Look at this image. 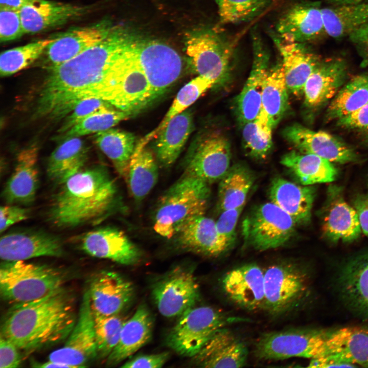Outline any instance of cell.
I'll return each mask as SVG.
<instances>
[{
	"label": "cell",
	"mask_w": 368,
	"mask_h": 368,
	"mask_svg": "<svg viewBox=\"0 0 368 368\" xmlns=\"http://www.w3.org/2000/svg\"><path fill=\"white\" fill-rule=\"evenodd\" d=\"M126 38L122 29L113 27L95 45L48 70L37 100L36 117L57 121L84 99L104 100L112 66Z\"/></svg>",
	"instance_id": "obj_1"
},
{
	"label": "cell",
	"mask_w": 368,
	"mask_h": 368,
	"mask_svg": "<svg viewBox=\"0 0 368 368\" xmlns=\"http://www.w3.org/2000/svg\"><path fill=\"white\" fill-rule=\"evenodd\" d=\"M74 300L62 287L41 298L14 304L4 317L1 335L28 353L62 342L76 322Z\"/></svg>",
	"instance_id": "obj_2"
},
{
	"label": "cell",
	"mask_w": 368,
	"mask_h": 368,
	"mask_svg": "<svg viewBox=\"0 0 368 368\" xmlns=\"http://www.w3.org/2000/svg\"><path fill=\"white\" fill-rule=\"evenodd\" d=\"M60 185L47 215L56 227L98 223L119 205L117 184L103 166L83 169Z\"/></svg>",
	"instance_id": "obj_3"
},
{
	"label": "cell",
	"mask_w": 368,
	"mask_h": 368,
	"mask_svg": "<svg viewBox=\"0 0 368 368\" xmlns=\"http://www.w3.org/2000/svg\"><path fill=\"white\" fill-rule=\"evenodd\" d=\"M209 185L184 173L160 198L154 216V231L170 239L188 222L204 215L211 193Z\"/></svg>",
	"instance_id": "obj_4"
},
{
	"label": "cell",
	"mask_w": 368,
	"mask_h": 368,
	"mask_svg": "<svg viewBox=\"0 0 368 368\" xmlns=\"http://www.w3.org/2000/svg\"><path fill=\"white\" fill-rule=\"evenodd\" d=\"M64 279L61 270L49 265L4 261L0 268L1 295L13 305L30 302L63 287Z\"/></svg>",
	"instance_id": "obj_5"
},
{
	"label": "cell",
	"mask_w": 368,
	"mask_h": 368,
	"mask_svg": "<svg viewBox=\"0 0 368 368\" xmlns=\"http://www.w3.org/2000/svg\"><path fill=\"white\" fill-rule=\"evenodd\" d=\"M127 37L112 67L106 101L131 116L154 100Z\"/></svg>",
	"instance_id": "obj_6"
},
{
	"label": "cell",
	"mask_w": 368,
	"mask_h": 368,
	"mask_svg": "<svg viewBox=\"0 0 368 368\" xmlns=\"http://www.w3.org/2000/svg\"><path fill=\"white\" fill-rule=\"evenodd\" d=\"M241 320L210 306H195L179 317L167 344L178 354L193 357L217 331Z\"/></svg>",
	"instance_id": "obj_7"
},
{
	"label": "cell",
	"mask_w": 368,
	"mask_h": 368,
	"mask_svg": "<svg viewBox=\"0 0 368 368\" xmlns=\"http://www.w3.org/2000/svg\"><path fill=\"white\" fill-rule=\"evenodd\" d=\"M186 53L197 76L223 85L229 79L235 47L233 42L215 30H204L189 35Z\"/></svg>",
	"instance_id": "obj_8"
},
{
	"label": "cell",
	"mask_w": 368,
	"mask_h": 368,
	"mask_svg": "<svg viewBox=\"0 0 368 368\" xmlns=\"http://www.w3.org/2000/svg\"><path fill=\"white\" fill-rule=\"evenodd\" d=\"M264 272L263 310L278 316L296 308L309 291L307 273L298 265L280 262L270 265Z\"/></svg>",
	"instance_id": "obj_9"
},
{
	"label": "cell",
	"mask_w": 368,
	"mask_h": 368,
	"mask_svg": "<svg viewBox=\"0 0 368 368\" xmlns=\"http://www.w3.org/2000/svg\"><path fill=\"white\" fill-rule=\"evenodd\" d=\"M326 335L327 332L310 329H290L265 333L256 342L255 355L264 360L319 358L327 355Z\"/></svg>",
	"instance_id": "obj_10"
},
{
	"label": "cell",
	"mask_w": 368,
	"mask_h": 368,
	"mask_svg": "<svg viewBox=\"0 0 368 368\" xmlns=\"http://www.w3.org/2000/svg\"><path fill=\"white\" fill-rule=\"evenodd\" d=\"M296 225L290 215L270 201L252 210L243 221L242 232L247 245L264 251L285 245L293 236Z\"/></svg>",
	"instance_id": "obj_11"
},
{
	"label": "cell",
	"mask_w": 368,
	"mask_h": 368,
	"mask_svg": "<svg viewBox=\"0 0 368 368\" xmlns=\"http://www.w3.org/2000/svg\"><path fill=\"white\" fill-rule=\"evenodd\" d=\"M130 42L155 100L179 78L181 58L175 50L161 42L131 39Z\"/></svg>",
	"instance_id": "obj_12"
},
{
	"label": "cell",
	"mask_w": 368,
	"mask_h": 368,
	"mask_svg": "<svg viewBox=\"0 0 368 368\" xmlns=\"http://www.w3.org/2000/svg\"><path fill=\"white\" fill-rule=\"evenodd\" d=\"M151 295L159 312L168 318L179 317L196 306L200 298L199 286L192 270L181 266L156 281Z\"/></svg>",
	"instance_id": "obj_13"
},
{
	"label": "cell",
	"mask_w": 368,
	"mask_h": 368,
	"mask_svg": "<svg viewBox=\"0 0 368 368\" xmlns=\"http://www.w3.org/2000/svg\"><path fill=\"white\" fill-rule=\"evenodd\" d=\"M231 160L228 140L217 131L206 133L194 144L184 173L210 184L223 177L231 167Z\"/></svg>",
	"instance_id": "obj_14"
},
{
	"label": "cell",
	"mask_w": 368,
	"mask_h": 368,
	"mask_svg": "<svg viewBox=\"0 0 368 368\" xmlns=\"http://www.w3.org/2000/svg\"><path fill=\"white\" fill-rule=\"evenodd\" d=\"M97 356L94 315L86 289L73 330L64 344L51 353L48 360L67 364L71 368L84 367Z\"/></svg>",
	"instance_id": "obj_15"
},
{
	"label": "cell",
	"mask_w": 368,
	"mask_h": 368,
	"mask_svg": "<svg viewBox=\"0 0 368 368\" xmlns=\"http://www.w3.org/2000/svg\"><path fill=\"white\" fill-rule=\"evenodd\" d=\"M252 62L250 74L235 102L237 119L242 125L257 118L265 80L270 68V54L259 32L251 33Z\"/></svg>",
	"instance_id": "obj_16"
},
{
	"label": "cell",
	"mask_w": 368,
	"mask_h": 368,
	"mask_svg": "<svg viewBox=\"0 0 368 368\" xmlns=\"http://www.w3.org/2000/svg\"><path fill=\"white\" fill-rule=\"evenodd\" d=\"M112 28L103 20L54 36L39 58L40 65L49 70L74 58L105 38Z\"/></svg>",
	"instance_id": "obj_17"
},
{
	"label": "cell",
	"mask_w": 368,
	"mask_h": 368,
	"mask_svg": "<svg viewBox=\"0 0 368 368\" xmlns=\"http://www.w3.org/2000/svg\"><path fill=\"white\" fill-rule=\"evenodd\" d=\"M79 246L94 257L108 259L123 265L139 263L142 253L122 231L112 227L90 231L78 238Z\"/></svg>",
	"instance_id": "obj_18"
},
{
	"label": "cell",
	"mask_w": 368,
	"mask_h": 368,
	"mask_svg": "<svg viewBox=\"0 0 368 368\" xmlns=\"http://www.w3.org/2000/svg\"><path fill=\"white\" fill-rule=\"evenodd\" d=\"M87 290L93 313L105 316L120 314L129 306L134 295L132 284L110 270L96 273Z\"/></svg>",
	"instance_id": "obj_19"
},
{
	"label": "cell",
	"mask_w": 368,
	"mask_h": 368,
	"mask_svg": "<svg viewBox=\"0 0 368 368\" xmlns=\"http://www.w3.org/2000/svg\"><path fill=\"white\" fill-rule=\"evenodd\" d=\"M283 135L296 150L318 155L332 163L343 164L357 159V155L351 148L326 132L314 131L293 124L283 130Z\"/></svg>",
	"instance_id": "obj_20"
},
{
	"label": "cell",
	"mask_w": 368,
	"mask_h": 368,
	"mask_svg": "<svg viewBox=\"0 0 368 368\" xmlns=\"http://www.w3.org/2000/svg\"><path fill=\"white\" fill-rule=\"evenodd\" d=\"M64 249L57 236L40 231H18L1 237L0 257L5 262L40 257H60Z\"/></svg>",
	"instance_id": "obj_21"
},
{
	"label": "cell",
	"mask_w": 368,
	"mask_h": 368,
	"mask_svg": "<svg viewBox=\"0 0 368 368\" xmlns=\"http://www.w3.org/2000/svg\"><path fill=\"white\" fill-rule=\"evenodd\" d=\"M321 9L318 2H302L291 5L278 18L275 33L301 43L318 39L327 35Z\"/></svg>",
	"instance_id": "obj_22"
},
{
	"label": "cell",
	"mask_w": 368,
	"mask_h": 368,
	"mask_svg": "<svg viewBox=\"0 0 368 368\" xmlns=\"http://www.w3.org/2000/svg\"><path fill=\"white\" fill-rule=\"evenodd\" d=\"M221 286L226 296L238 306L250 311L263 310L264 272L257 264H246L227 271Z\"/></svg>",
	"instance_id": "obj_23"
},
{
	"label": "cell",
	"mask_w": 368,
	"mask_h": 368,
	"mask_svg": "<svg viewBox=\"0 0 368 368\" xmlns=\"http://www.w3.org/2000/svg\"><path fill=\"white\" fill-rule=\"evenodd\" d=\"M272 40L280 55L288 91L295 95L303 93L305 84L320 62L306 43L285 39L275 33Z\"/></svg>",
	"instance_id": "obj_24"
},
{
	"label": "cell",
	"mask_w": 368,
	"mask_h": 368,
	"mask_svg": "<svg viewBox=\"0 0 368 368\" xmlns=\"http://www.w3.org/2000/svg\"><path fill=\"white\" fill-rule=\"evenodd\" d=\"M288 88L280 60L270 67L264 81L260 112L255 120L260 134L272 139V132L288 107Z\"/></svg>",
	"instance_id": "obj_25"
},
{
	"label": "cell",
	"mask_w": 368,
	"mask_h": 368,
	"mask_svg": "<svg viewBox=\"0 0 368 368\" xmlns=\"http://www.w3.org/2000/svg\"><path fill=\"white\" fill-rule=\"evenodd\" d=\"M246 344L229 329L217 331L194 357V363L203 367H241L246 364Z\"/></svg>",
	"instance_id": "obj_26"
},
{
	"label": "cell",
	"mask_w": 368,
	"mask_h": 368,
	"mask_svg": "<svg viewBox=\"0 0 368 368\" xmlns=\"http://www.w3.org/2000/svg\"><path fill=\"white\" fill-rule=\"evenodd\" d=\"M336 285L348 308L368 319V252L356 256L343 264L337 275Z\"/></svg>",
	"instance_id": "obj_27"
},
{
	"label": "cell",
	"mask_w": 368,
	"mask_h": 368,
	"mask_svg": "<svg viewBox=\"0 0 368 368\" xmlns=\"http://www.w3.org/2000/svg\"><path fill=\"white\" fill-rule=\"evenodd\" d=\"M90 6L49 0H34L19 10L25 34L58 26L85 14Z\"/></svg>",
	"instance_id": "obj_28"
},
{
	"label": "cell",
	"mask_w": 368,
	"mask_h": 368,
	"mask_svg": "<svg viewBox=\"0 0 368 368\" xmlns=\"http://www.w3.org/2000/svg\"><path fill=\"white\" fill-rule=\"evenodd\" d=\"M329 192L323 216V236L331 243H352L362 233L357 213L339 191L334 188Z\"/></svg>",
	"instance_id": "obj_29"
},
{
	"label": "cell",
	"mask_w": 368,
	"mask_h": 368,
	"mask_svg": "<svg viewBox=\"0 0 368 368\" xmlns=\"http://www.w3.org/2000/svg\"><path fill=\"white\" fill-rule=\"evenodd\" d=\"M38 156L37 147L34 145L17 154L14 170L3 192L8 203L29 204L34 201L38 185Z\"/></svg>",
	"instance_id": "obj_30"
},
{
	"label": "cell",
	"mask_w": 368,
	"mask_h": 368,
	"mask_svg": "<svg viewBox=\"0 0 368 368\" xmlns=\"http://www.w3.org/2000/svg\"><path fill=\"white\" fill-rule=\"evenodd\" d=\"M315 189L301 186L280 177H275L269 189L270 201L290 215L297 225L310 221Z\"/></svg>",
	"instance_id": "obj_31"
},
{
	"label": "cell",
	"mask_w": 368,
	"mask_h": 368,
	"mask_svg": "<svg viewBox=\"0 0 368 368\" xmlns=\"http://www.w3.org/2000/svg\"><path fill=\"white\" fill-rule=\"evenodd\" d=\"M346 74L347 65L342 59L320 61L304 87L306 105L315 108L333 98L343 83Z\"/></svg>",
	"instance_id": "obj_32"
},
{
	"label": "cell",
	"mask_w": 368,
	"mask_h": 368,
	"mask_svg": "<svg viewBox=\"0 0 368 368\" xmlns=\"http://www.w3.org/2000/svg\"><path fill=\"white\" fill-rule=\"evenodd\" d=\"M175 236L178 245L187 251L215 257L227 251L218 233L216 221L204 215L188 222Z\"/></svg>",
	"instance_id": "obj_33"
},
{
	"label": "cell",
	"mask_w": 368,
	"mask_h": 368,
	"mask_svg": "<svg viewBox=\"0 0 368 368\" xmlns=\"http://www.w3.org/2000/svg\"><path fill=\"white\" fill-rule=\"evenodd\" d=\"M153 318L148 308L140 305L123 326L119 342L106 358V364L115 365L130 356L150 339Z\"/></svg>",
	"instance_id": "obj_34"
},
{
	"label": "cell",
	"mask_w": 368,
	"mask_h": 368,
	"mask_svg": "<svg viewBox=\"0 0 368 368\" xmlns=\"http://www.w3.org/2000/svg\"><path fill=\"white\" fill-rule=\"evenodd\" d=\"M327 355L356 366L368 367V329L346 327L327 332Z\"/></svg>",
	"instance_id": "obj_35"
},
{
	"label": "cell",
	"mask_w": 368,
	"mask_h": 368,
	"mask_svg": "<svg viewBox=\"0 0 368 368\" xmlns=\"http://www.w3.org/2000/svg\"><path fill=\"white\" fill-rule=\"evenodd\" d=\"M193 124L192 111L187 109L170 120L158 133L154 151L163 166L169 167L177 159L193 131Z\"/></svg>",
	"instance_id": "obj_36"
},
{
	"label": "cell",
	"mask_w": 368,
	"mask_h": 368,
	"mask_svg": "<svg viewBox=\"0 0 368 368\" xmlns=\"http://www.w3.org/2000/svg\"><path fill=\"white\" fill-rule=\"evenodd\" d=\"M62 141L51 154L47 165L48 176L59 185L83 169L88 154V147L79 137Z\"/></svg>",
	"instance_id": "obj_37"
},
{
	"label": "cell",
	"mask_w": 368,
	"mask_h": 368,
	"mask_svg": "<svg viewBox=\"0 0 368 368\" xmlns=\"http://www.w3.org/2000/svg\"><path fill=\"white\" fill-rule=\"evenodd\" d=\"M281 163L304 186L331 182L337 170L332 163L318 155L292 151L284 155Z\"/></svg>",
	"instance_id": "obj_38"
},
{
	"label": "cell",
	"mask_w": 368,
	"mask_h": 368,
	"mask_svg": "<svg viewBox=\"0 0 368 368\" xmlns=\"http://www.w3.org/2000/svg\"><path fill=\"white\" fill-rule=\"evenodd\" d=\"M158 177V166L153 153L139 141L131 157L126 179L134 199L140 201L146 197Z\"/></svg>",
	"instance_id": "obj_39"
},
{
	"label": "cell",
	"mask_w": 368,
	"mask_h": 368,
	"mask_svg": "<svg viewBox=\"0 0 368 368\" xmlns=\"http://www.w3.org/2000/svg\"><path fill=\"white\" fill-rule=\"evenodd\" d=\"M326 34L334 38L349 36L368 23V0L321 9Z\"/></svg>",
	"instance_id": "obj_40"
},
{
	"label": "cell",
	"mask_w": 368,
	"mask_h": 368,
	"mask_svg": "<svg viewBox=\"0 0 368 368\" xmlns=\"http://www.w3.org/2000/svg\"><path fill=\"white\" fill-rule=\"evenodd\" d=\"M94 140L110 160L119 175L126 180L129 162L135 148V137L129 132L109 128L98 132Z\"/></svg>",
	"instance_id": "obj_41"
},
{
	"label": "cell",
	"mask_w": 368,
	"mask_h": 368,
	"mask_svg": "<svg viewBox=\"0 0 368 368\" xmlns=\"http://www.w3.org/2000/svg\"><path fill=\"white\" fill-rule=\"evenodd\" d=\"M254 181L252 173L245 166L236 164L231 167L219 180L218 194L219 211L244 206Z\"/></svg>",
	"instance_id": "obj_42"
},
{
	"label": "cell",
	"mask_w": 368,
	"mask_h": 368,
	"mask_svg": "<svg viewBox=\"0 0 368 368\" xmlns=\"http://www.w3.org/2000/svg\"><path fill=\"white\" fill-rule=\"evenodd\" d=\"M368 102V74L357 75L340 88L327 111L330 120L344 118L358 110Z\"/></svg>",
	"instance_id": "obj_43"
},
{
	"label": "cell",
	"mask_w": 368,
	"mask_h": 368,
	"mask_svg": "<svg viewBox=\"0 0 368 368\" xmlns=\"http://www.w3.org/2000/svg\"><path fill=\"white\" fill-rule=\"evenodd\" d=\"M214 85L212 80L201 76L192 79L177 93L170 107L157 127L141 140L147 145L152 139L156 137L170 120L188 109L203 94Z\"/></svg>",
	"instance_id": "obj_44"
},
{
	"label": "cell",
	"mask_w": 368,
	"mask_h": 368,
	"mask_svg": "<svg viewBox=\"0 0 368 368\" xmlns=\"http://www.w3.org/2000/svg\"><path fill=\"white\" fill-rule=\"evenodd\" d=\"M54 39L53 36L3 52L0 56L1 76H11L31 65L40 58Z\"/></svg>",
	"instance_id": "obj_45"
},
{
	"label": "cell",
	"mask_w": 368,
	"mask_h": 368,
	"mask_svg": "<svg viewBox=\"0 0 368 368\" xmlns=\"http://www.w3.org/2000/svg\"><path fill=\"white\" fill-rule=\"evenodd\" d=\"M220 22L235 24L250 21L261 14L272 0H216Z\"/></svg>",
	"instance_id": "obj_46"
},
{
	"label": "cell",
	"mask_w": 368,
	"mask_h": 368,
	"mask_svg": "<svg viewBox=\"0 0 368 368\" xmlns=\"http://www.w3.org/2000/svg\"><path fill=\"white\" fill-rule=\"evenodd\" d=\"M93 315L97 357L107 358L119 342L126 320L119 314L105 316L93 313Z\"/></svg>",
	"instance_id": "obj_47"
},
{
	"label": "cell",
	"mask_w": 368,
	"mask_h": 368,
	"mask_svg": "<svg viewBox=\"0 0 368 368\" xmlns=\"http://www.w3.org/2000/svg\"><path fill=\"white\" fill-rule=\"evenodd\" d=\"M131 115L118 109H111L95 113L76 124L56 140L63 141L94 133H98L116 125Z\"/></svg>",
	"instance_id": "obj_48"
},
{
	"label": "cell",
	"mask_w": 368,
	"mask_h": 368,
	"mask_svg": "<svg viewBox=\"0 0 368 368\" xmlns=\"http://www.w3.org/2000/svg\"><path fill=\"white\" fill-rule=\"evenodd\" d=\"M241 127L243 145L246 153L256 159H266L272 148V139L265 138L260 134L255 120Z\"/></svg>",
	"instance_id": "obj_49"
},
{
	"label": "cell",
	"mask_w": 368,
	"mask_h": 368,
	"mask_svg": "<svg viewBox=\"0 0 368 368\" xmlns=\"http://www.w3.org/2000/svg\"><path fill=\"white\" fill-rule=\"evenodd\" d=\"M116 109L99 98H88L79 102L66 116L58 132L62 134L87 117L98 112Z\"/></svg>",
	"instance_id": "obj_50"
},
{
	"label": "cell",
	"mask_w": 368,
	"mask_h": 368,
	"mask_svg": "<svg viewBox=\"0 0 368 368\" xmlns=\"http://www.w3.org/2000/svg\"><path fill=\"white\" fill-rule=\"evenodd\" d=\"M25 34L19 10L0 7V41H13Z\"/></svg>",
	"instance_id": "obj_51"
},
{
	"label": "cell",
	"mask_w": 368,
	"mask_h": 368,
	"mask_svg": "<svg viewBox=\"0 0 368 368\" xmlns=\"http://www.w3.org/2000/svg\"><path fill=\"white\" fill-rule=\"evenodd\" d=\"M244 206L224 210L221 213L216 225L219 235L227 250L233 246L236 238V229Z\"/></svg>",
	"instance_id": "obj_52"
},
{
	"label": "cell",
	"mask_w": 368,
	"mask_h": 368,
	"mask_svg": "<svg viewBox=\"0 0 368 368\" xmlns=\"http://www.w3.org/2000/svg\"><path fill=\"white\" fill-rule=\"evenodd\" d=\"M30 214L29 209L17 204H9L0 208V231H6L11 226L27 219Z\"/></svg>",
	"instance_id": "obj_53"
},
{
	"label": "cell",
	"mask_w": 368,
	"mask_h": 368,
	"mask_svg": "<svg viewBox=\"0 0 368 368\" xmlns=\"http://www.w3.org/2000/svg\"><path fill=\"white\" fill-rule=\"evenodd\" d=\"M19 350L14 343L1 335L0 367H18L21 360Z\"/></svg>",
	"instance_id": "obj_54"
},
{
	"label": "cell",
	"mask_w": 368,
	"mask_h": 368,
	"mask_svg": "<svg viewBox=\"0 0 368 368\" xmlns=\"http://www.w3.org/2000/svg\"><path fill=\"white\" fill-rule=\"evenodd\" d=\"M169 357L168 352L139 355L126 361L121 367L159 368L164 365Z\"/></svg>",
	"instance_id": "obj_55"
},
{
	"label": "cell",
	"mask_w": 368,
	"mask_h": 368,
	"mask_svg": "<svg viewBox=\"0 0 368 368\" xmlns=\"http://www.w3.org/2000/svg\"><path fill=\"white\" fill-rule=\"evenodd\" d=\"M337 123L347 128L368 130V102L357 111L337 120Z\"/></svg>",
	"instance_id": "obj_56"
},
{
	"label": "cell",
	"mask_w": 368,
	"mask_h": 368,
	"mask_svg": "<svg viewBox=\"0 0 368 368\" xmlns=\"http://www.w3.org/2000/svg\"><path fill=\"white\" fill-rule=\"evenodd\" d=\"M363 58L364 64H368V23L353 31L349 36Z\"/></svg>",
	"instance_id": "obj_57"
},
{
	"label": "cell",
	"mask_w": 368,
	"mask_h": 368,
	"mask_svg": "<svg viewBox=\"0 0 368 368\" xmlns=\"http://www.w3.org/2000/svg\"><path fill=\"white\" fill-rule=\"evenodd\" d=\"M353 206L357 213L362 233L368 237V194L357 195Z\"/></svg>",
	"instance_id": "obj_58"
},
{
	"label": "cell",
	"mask_w": 368,
	"mask_h": 368,
	"mask_svg": "<svg viewBox=\"0 0 368 368\" xmlns=\"http://www.w3.org/2000/svg\"><path fill=\"white\" fill-rule=\"evenodd\" d=\"M34 0H0V7L20 10L24 6Z\"/></svg>",
	"instance_id": "obj_59"
},
{
	"label": "cell",
	"mask_w": 368,
	"mask_h": 368,
	"mask_svg": "<svg viewBox=\"0 0 368 368\" xmlns=\"http://www.w3.org/2000/svg\"><path fill=\"white\" fill-rule=\"evenodd\" d=\"M32 367H69L71 366L67 364L58 362L48 360L44 362L32 361L31 363Z\"/></svg>",
	"instance_id": "obj_60"
},
{
	"label": "cell",
	"mask_w": 368,
	"mask_h": 368,
	"mask_svg": "<svg viewBox=\"0 0 368 368\" xmlns=\"http://www.w3.org/2000/svg\"><path fill=\"white\" fill-rule=\"evenodd\" d=\"M363 0H327L330 3L336 5H351L360 3Z\"/></svg>",
	"instance_id": "obj_61"
},
{
	"label": "cell",
	"mask_w": 368,
	"mask_h": 368,
	"mask_svg": "<svg viewBox=\"0 0 368 368\" xmlns=\"http://www.w3.org/2000/svg\"><path fill=\"white\" fill-rule=\"evenodd\" d=\"M366 140H367V143H368V132H367V135H366Z\"/></svg>",
	"instance_id": "obj_62"
},
{
	"label": "cell",
	"mask_w": 368,
	"mask_h": 368,
	"mask_svg": "<svg viewBox=\"0 0 368 368\" xmlns=\"http://www.w3.org/2000/svg\"><path fill=\"white\" fill-rule=\"evenodd\" d=\"M367 185H368V179H367Z\"/></svg>",
	"instance_id": "obj_63"
}]
</instances>
